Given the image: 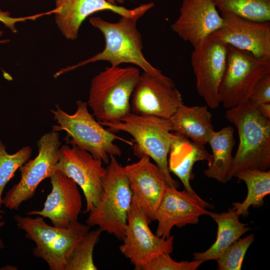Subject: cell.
<instances>
[{
    "label": "cell",
    "instance_id": "cell-1",
    "mask_svg": "<svg viewBox=\"0 0 270 270\" xmlns=\"http://www.w3.org/2000/svg\"><path fill=\"white\" fill-rule=\"evenodd\" d=\"M226 118L238 129L239 144L234 156L230 180L242 170L270 168V119L262 116L249 99L228 108Z\"/></svg>",
    "mask_w": 270,
    "mask_h": 270
},
{
    "label": "cell",
    "instance_id": "cell-2",
    "mask_svg": "<svg viewBox=\"0 0 270 270\" xmlns=\"http://www.w3.org/2000/svg\"><path fill=\"white\" fill-rule=\"evenodd\" d=\"M136 18L121 16L115 22H108L100 16L91 17L90 24L100 30L105 40V46L100 52L78 64L68 67L63 72L98 61H106L111 66L131 64L142 68L144 72L158 74L162 72L153 66L142 52V34L137 28Z\"/></svg>",
    "mask_w": 270,
    "mask_h": 270
},
{
    "label": "cell",
    "instance_id": "cell-3",
    "mask_svg": "<svg viewBox=\"0 0 270 270\" xmlns=\"http://www.w3.org/2000/svg\"><path fill=\"white\" fill-rule=\"evenodd\" d=\"M140 76L134 66H110L92 79L87 104L99 122H117L131 112L130 99Z\"/></svg>",
    "mask_w": 270,
    "mask_h": 270
},
{
    "label": "cell",
    "instance_id": "cell-4",
    "mask_svg": "<svg viewBox=\"0 0 270 270\" xmlns=\"http://www.w3.org/2000/svg\"><path fill=\"white\" fill-rule=\"evenodd\" d=\"M50 112L58 124L52 126V130L64 131L68 144L88 152L103 163L108 164L110 156H121L122 150L114 143L116 140L133 145L106 128L95 119L89 112L86 102L77 101L76 110L72 114H68L58 106Z\"/></svg>",
    "mask_w": 270,
    "mask_h": 270
},
{
    "label": "cell",
    "instance_id": "cell-5",
    "mask_svg": "<svg viewBox=\"0 0 270 270\" xmlns=\"http://www.w3.org/2000/svg\"><path fill=\"white\" fill-rule=\"evenodd\" d=\"M100 123L114 132L122 131L130 134L135 142L134 154L138 158L149 156L164 174L169 186L179 188L178 182L172 178L168 166L172 138L169 119L130 112L118 122Z\"/></svg>",
    "mask_w": 270,
    "mask_h": 270
},
{
    "label": "cell",
    "instance_id": "cell-6",
    "mask_svg": "<svg viewBox=\"0 0 270 270\" xmlns=\"http://www.w3.org/2000/svg\"><path fill=\"white\" fill-rule=\"evenodd\" d=\"M14 219L26 236L36 244L34 255L44 260L50 270H65L74 248L90 228L78 221L66 228H57L40 216L33 218L16 214Z\"/></svg>",
    "mask_w": 270,
    "mask_h": 270
},
{
    "label": "cell",
    "instance_id": "cell-7",
    "mask_svg": "<svg viewBox=\"0 0 270 270\" xmlns=\"http://www.w3.org/2000/svg\"><path fill=\"white\" fill-rule=\"evenodd\" d=\"M100 200L88 213L86 224L122 240L127 225L133 194L123 166L110 156Z\"/></svg>",
    "mask_w": 270,
    "mask_h": 270
},
{
    "label": "cell",
    "instance_id": "cell-8",
    "mask_svg": "<svg viewBox=\"0 0 270 270\" xmlns=\"http://www.w3.org/2000/svg\"><path fill=\"white\" fill-rule=\"evenodd\" d=\"M268 74L270 60L228 45L226 66L218 90L220 104L228 109L245 102L256 82Z\"/></svg>",
    "mask_w": 270,
    "mask_h": 270
},
{
    "label": "cell",
    "instance_id": "cell-9",
    "mask_svg": "<svg viewBox=\"0 0 270 270\" xmlns=\"http://www.w3.org/2000/svg\"><path fill=\"white\" fill-rule=\"evenodd\" d=\"M60 145L58 132L52 130L40 137L37 142L38 155L20 168V180L6 192L2 204L10 210H18L34 196L39 184L56 171Z\"/></svg>",
    "mask_w": 270,
    "mask_h": 270
},
{
    "label": "cell",
    "instance_id": "cell-10",
    "mask_svg": "<svg viewBox=\"0 0 270 270\" xmlns=\"http://www.w3.org/2000/svg\"><path fill=\"white\" fill-rule=\"evenodd\" d=\"M146 215L133 198L127 225L120 250L136 270H142L151 260L162 253L173 251L174 236L159 237L150 230Z\"/></svg>",
    "mask_w": 270,
    "mask_h": 270
},
{
    "label": "cell",
    "instance_id": "cell-11",
    "mask_svg": "<svg viewBox=\"0 0 270 270\" xmlns=\"http://www.w3.org/2000/svg\"><path fill=\"white\" fill-rule=\"evenodd\" d=\"M102 163L88 152L75 146L60 147L56 169L72 179L82 190L86 202L84 213L89 212L102 198L107 174Z\"/></svg>",
    "mask_w": 270,
    "mask_h": 270
},
{
    "label": "cell",
    "instance_id": "cell-12",
    "mask_svg": "<svg viewBox=\"0 0 270 270\" xmlns=\"http://www.w3.org/2000/svg\"><path fill=\"white\" fill-rule=\"evenodd\" d=\"M184 104L172 79L162 73L144 72L132 94L130 110L138 115L169 119Z\"/></svg>",
    "mask_w": 270,
    "mask_h": 270
},
{
    "label": "cell",
    "instance_id": "cell-13",
    "mask_svg": "<svg viewBox=\"0 0 270 270\" xmlns=\"http://www.w3.org/2000/svg\"><path fill=\"white\" fill-rule=\"evenodd\" d=\"M194 48L191 64L197 91L210 108L216 109L220 104L218 90L226 68L228 45L209 36Z\"/></svg>",
    "mask_w": 270,
    "mask_h": 270
},
{
    "label": "cell",
    "instance_id": "cell-14",
    "mask_svg": "<svg viewBox=\"0 0 270 270\" xmlns=\"http://www.w3.org/2000/svg\"><path fill=\"white\" fill-rule=\"evenodd\" d=\"M220 12L224 25L210 36L259 59L270 60V22L253 21L226 11Z\"/></svg>",
    "mask_w": 270,
    "mask_h": 270
},
{
    "label": "cell",
    "instance_id": "cell-15",
    "mask_svg": "<svg viewBox=\"0 0 270 270\" xmlns=\"http://www.w3.org/2000/svg\"><path fill=\"white\" fill-rule=\"evenodd\" d=\"M55 5L53 12L57 27L66 39L74 40L78 38L84 20L95 12L109 10L120 16L140 19L154 4H142L134 9L112 4L107 0H55Z\"/></svg>",
    "mask_w": 270,
    "mask_h": 270
},
{
    "label": "cell",
    "instance_id": "cell-16",
    "mask_svg": "<svg viewBox=\"0 0 270 270\" xmlns=\"http://www.w3.org/2000/svg\"><path fill=\"white\" fill-rule=\"evenodd\" d=\"M139 158L123 169L133 198L151 222L155 220L156 212L169 185L164 174L151 162L149 156H143Z\"/></svg>",
    "mask_w": 270,
    "mask_h": 270
},
{
    "label": "cell",
    "instance_id": "cell-17",
    "mask_svg": "<svg viewBox=\"0 0 270 270\" xmlns=\"http://www.w3.org/2000/svg\"><path fill=\"white\" fill-rule=\"evenodd\" d=\"M52 191L47 196L42 210L26 212L50 220L54 226L66 228L78 221L82 200L78 184L70 178L56 170L50 178Z\"/></svg>",
    "mask_w": 270,
    "mask_h": 270
},
{
    "label": "cell",
    "instance_id": "cell-18",
    "mask_svg": "<svg viewBox=\"0 0 270 270\" xmlns=\"http://www.w3.org/2000/svg\"><path fill=\"white\" fill-rule=\"evenodd\" d=\"M214 0H184L172 30L194 48L224 25Z\"/></svg>",
    "mask_w": 270,
    "mask_h": 270
},
{
    "label": "cell",
    "instance_id": "cell-19",
    "mask_svg": "<svg viewBox=\"0 0 270 270\" xmlns=\"http://www.w3.org/2000/svg\"><path fill=\"white\" fill-rule=\"evenodd\" d=\"M168 186L156 212V235L168 238L172 228L197 224L202 215H209L206 206L184 189Z\"/></svg>",
    "mask_w": 270,
    "mask_h": 270
},
{
    "label": "cell",
    "instance_id": "cell-20",
    "mask_svg": "<svg viewBox=\"0 0 270 270\" xmlns=\"http://www.w3.org/2000/svg\"><path fill=\"white\" fill-rule=\"evenodd\" d=\"M168 158L169 170L181 181L184 189L204 204L207 208H213L211 204L201 198L192 189L190 180L194 174L192 169L194 164L201 160L210 162L212 154L205 148L204 145L192 142L187 138L172 132V138Z\"/></svg>",
    "mask_w": 270,
    "mask_h": 270
},
{
    "label": "cell",
    "instance_id": "cell-21",
    "mask_svg": "<svg viewBox=\"0 0 270 270\" xmlns=\"http://www.w3.org/2000/svg\"><path fill=\"white\" fill-rule=\"evenodd\" d=\"M172 132L178 133L192 142L205 145L214 132L212 114L208 106H180L169 118Z\"/></svg>",
    "mask_w": 270,
    "mask_h": 270
},
{
    "label": "cell",
    "instance_id": "cell-22",
    "mask_svg": "<svg viewBox=\"0 0 270 270\" xmlns=\"http://www.w3.org/2000/svg\"><path fill=\"white\" fill-rule=\"evenodd\" d=\"M208 216L218 224L216 238L206 250L194 252V260H216L232 244L250 230L248 224L239 220L240 216L232 208L222 213L210 212Z\"/></svg>",
    "mask_w": 270,
    "mask_h": 270
},
{
    "label": "cell",
    "instance_id": "cell-23",
    "mask_svg": "<svg viewBox=\"0 0 270 270\" xmlns=\"http://www.w3.org/2000/svg\"><path fill=\"white\" fill-rule=\"evenodd\" d=\"M210 144L212 154L208 166L204 172L208 178H214L222 183L230 180L234 146V128L230 126L214 131L210 137Z\"/></svg>",
    "mask_w": 270,
    "mask_h": 270
},
{
    "label": "cell",
    "instance_id": "cell-24",
    "mask_svg": "<svg viewBox=\"0 0 270 270\" xmlns=\"http://www.w3.org/2000/svg\"><path fill=\"white\" fill-rule=\"evenodd\" d=\"M234 176L246 183L248 193L242 202L232 203V208L240 216H247L249 208L263 205L264 198L270 194V171L246 169L236 172Z\"/></svg>",
    "mask_w": 270,
    "mask_h": 270
},
{
    "label": "cell",
    "instance_id": "cell-25",
    "mask_svg": "<svg viewBox=\"0 0 270 270\" xmlns=\"http://www.w3.org/2000/svg\"><path fill=\"white\" fill-rule=\"evenodd\" d=\"M220 12L226 11L256 22H270V0H214Z\"/></svg>",
    "mask_w": 270,
    "mask_h": 270
},
{
    "label": "cell",
    "instance_id": "cell-26",
    "mask_svg": "<svg viewBox=\"0 0 270 270\" xmlns=\"http://www.w3.org/2000/svg\"><path fill=\"white\" fill-rule=\"evenodd\" d=\"M101 230L88 231L80 240L70 254L65 270H96L93 252Z\"/></svg>",
    "mask_w": 270,
    "mask_h": 270
},
{
    "label": "cell",
    "instance_id": "cell-27",
    "mask_svg": "<svg viewBox=\"0 0 270 270\" xmlns=\"http://www.w3.org/2000/svg\"><path fill=\"white\" fill-rule=\"evenodd\" d=\"M32 153L31 148L26 146L14 154H10L0 140V208L2 204V195L5 186L16 171L30 159Z\"/></svg>",
    "mask_w": 270,
    "mask_h": 270
},
{
    "label": "cell",
    "instance_id": "cell-28",
    "mask_svg": "<svg viewBox=\"0 0 270 270\" xmlns=\"http://www.w3.org/2000/svg\"><path fill=\"white\" fill-rule=\"evenodd\" d=\"M254 239L253 234L232 244L216 260L220 270H241L245 254Z\"/></svg>",
    "mask_w": 270,
    "mask_h": 270
},
{
    "label": "cell",
    "instance_id": "cell-29",
    "mask_svg": "<svg viewBox=\"0 0 270 270\" xmlns=\"http://www.w3.org/2000/svg\"><path fill=\"white\" fill-rule=\"evenodd\" d=\"M168 253H162L149 261L142 270H196L204 262L200 260L176 262Z\"/></svg>",
    "mask_w": 270,
    "mask_h": 270
},
{
    "label": "cell",
    "instance_id": "cell-30",
    "mask_svg": "<svg viewBox=\"0 0 270 270\" xmlns=\"http://www.w3.org/2000/svg\"><path fill=\"white\" fill-rule=\"evenodd\" d=\"M249 100L254 104L270 102V74L256 82Z\"/></svg>",
    "mask_w": 270,
    "mask_h": 270
},
{
    "label": "cell",
    "instance_id": "cell-31",
    "mask_svg": "<svg viewBox=\"0 0 270 270\" xmlns=\"http://www.w3.org/2000/svg\"><path fill=\"white\" fill-rule=\"evenodd\" d=\"M255 105L258 112L262 116L270 119V102L255 104Z\"/></svg>",
    "mask_w": 270,
    "mask_h": 270
},
{
    "label": "cell",
    "instance_id": "cell-32",
    "mask_svg": "<svg viewBox=\"0 0 270 270\" xmlns=\"http://www.w3.org/2000/svg\"><path fill=\"white\" fill-rule=\"evenodd\" d=\"M4 221H0V229L4 226ZM4 248V245L3 242L2 240L0 238V250Z\"/></svg>",
    "mask_w": 270,
    "mask_h": 270
},
{
    "label": "cell",
    "instance_id": "cell-33",
    "mask_svg": "<svg viewBox=\"0 0 270 270\" xmlns=\"http://www.w3.org/2000/svg\"><path fill=\"white\" fill-rule=\"evenodd\" d=\"M110 3L116 5V2H119L120 4H122L124 2V0H107Z\"/></svg>",
    "mask_w": 270,
    "mask_h": 270
},
{
    "label": "cell",
    "instance_id": "cell-34",
    "mask_svg": "<svg viewBox=\"0 0 270 270\" xmlns=\"http://www.w3.org/2000/svg\"><path fill=\"white\" fill-rule=\"evenodd\" d=\"M3 34V32L0 30V37L2 36ZM10 41L9 40H0V44L6 43Z\"/></svg>",
    "mask_w": 270,
    "mask_h": 270
},
{
    "label": "cell",
    "instance_id": "cell-35",
    "mask_svg": "<svg viewBox=\"0 0 270 270\" xmlns=\"http://www.w3.org/2000/svg\"><path fill=\"white\" fill-rule=\"evenodd\" d=\"M2 212H3V211H2V210H0V220H1L2 218V214H1V213H2Z\"/></svg>",
    "mask_w": 270,
    "mask_h": 270
},
{
    "label": "cell",
    "instance_id": "cell-36",
    "mask_svg": "<svg viewBox=\"0 0 270 270\" xmlns=\"http://www.w3.org/2000/svg\"></svg>",
    "mask_w": 270,
    "mask_h": 270
}]
</instances>
